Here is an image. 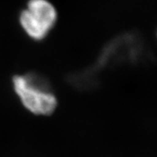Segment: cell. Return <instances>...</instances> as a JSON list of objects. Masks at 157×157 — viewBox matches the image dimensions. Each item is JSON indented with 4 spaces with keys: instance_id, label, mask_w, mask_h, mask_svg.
<instances>
[{
    "instance_id": "1",
    "label": "cell",
    "mask_w": 157,
    "mask_h": 157,
    "mask_svg": "<svg viewBox=\"0 0 157 157\" xmlns=\"http://www.w3.org/2000/svg\"><path fill=\"white\" fill-rule=\"evenodd\" d=\"M14 91L26 109L36 116H50L58 100L47 83L36 74L16 75L12 78Z\"/></svg>"
},
{
    "instance_id": "2",
    "label": "cell",
    "mask_w": 157,
    "mask_h": 157,
    "mask_svg": "<svg viewBox=\"0 0 157 157\" xmlns=\"http://www.w3.org/2000/svg\"><path fill=\"white\" fill-rule=\"evenodd\" d=\"M57 20V11L48 0H30L19 15V23L27 35L41 41L48 35Z\"/></svg>"
}]
</instances>
